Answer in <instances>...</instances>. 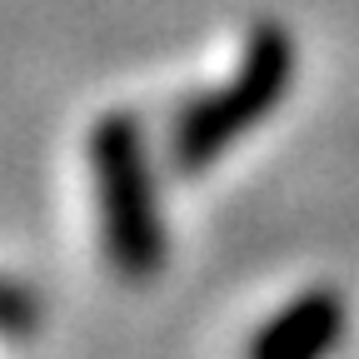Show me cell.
Instances as JSON below:
<instances>
[{
	"mask_svg": "<svg viewBox=\"0 0 359 359\" xmlns=\"http://www.w3.org/2000/svg\"><path fill=\"white\" fill-rule=\"evenodd\" d=\"M294 35L280 20H259L245 35V55L235 60L230 80L219 90L195 95L185 110L175 115L170 130V160L180 175H205L224 150L275 110L290 85H294Z\"/></svg>",
	"mask_w": 359,
	"mask_h": 359,
	"instance_id": "obj_1",
	"label": "cell"
},
{
	"mask_svg": "<svg viewBox=\"0 0 359 359\" xmlns=\"http://www.w3.org/2000/svg\"><path fill=\"white\" fill-rule=\"evenodd\" d=\"M90 175L100 200L105 259L135 285L155 280L165 269V219L155 200L145 130L130 110H105L90 125Z\"/></svg>",
	"mask_w": 359,
	"mask_h": 359,
	"instance_id": "obj_2",
	"label": "cell"
},
{
	"mask_svg": "<svg viewBox=\"0 0 359 359\" xmlns=\"http://www.w3.org/2000/svg\"><path fill=\"white\" fill-rule=\"evenodd\" d=\"M339 339H344V299L334 290H309L250 339V359H330Z\"/></svg>",
	"mask_w": 359,
	"mask_h": 359,
	"instance_id": "obj_3",
	"label": "cell"
},
{
	"mask_svg": "<svg viewBox=\"0 0 359 359\" xmlns=\"http://www.w3.org/2000/svg\"><path fill=\"white\" fill-rule=\"evenodd\" d=\"M0 320H6V334L11 339H20L30 330V290L20 280H6V314H0Z\"/></svg>",
	"mask_w": 359,
	"mask_h": 359,
	"instance_id": "obj_4",
	"label": "cell"
}]
</instances>
